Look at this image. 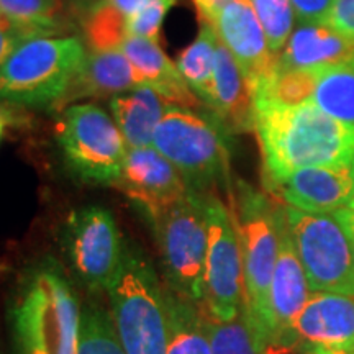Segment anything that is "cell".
Instances as JSON below:
<instances>
[{
	"label": "cell",
	"instance_id": "obj_1",
	"mask_svg": "<svg viewBox=\"0 0 354 354\" xmlns=\"http://www.w3.org/2000/svg\"><path fill=\"white\" fill-rule=\"evenodd\" d=\"M254 131L271 184L313 166H353L354 127L325 113L313 100L302 105L254 102Z\"/></svg>",
	"mask_w": 354,
	"mask_h": 354
},
{
	"label": "cell",
	"instance_id": "obj_2",
	"mask_svg": "<svg viewBox=\"0 0 354 354\" xmlns=\"http://www.w3.org/2000/svg\"><path fill=\"white\" fill-rule=\"evenodd\" d=\"M81 310L73 282L55 258L28 264L7 302L12 354H77Z\"/></svg>",
	"mask_w": 354,
	"mask_h": 354
},
{
	"label": "cell",
	"instance_id": "obj_3",
	"mask_svg": "<svg viewBox=\"0 0 354 354\" xmlns=\"http://www.w3.org/2000/svg\"><path fill=\"white\" fill-rule=\"evenodd\" d=\"M107 294L125 354H167L166 290L143 251L125 245L120 269Z\"/></svg>",
	"mask_w": 354,
	"mask_h": 354
},
{
	"label": "cell",
	"instance_id": "obj_4",
	"mask_svg": "<svg viewBox=\"0 0 354 354\" xmlns=\"http://www.w3.org/2000/svg\"><path fill=\"white\" fill-rule=\"evenodd\" d=\"M228 130L209 110L169 105L154 131L153 146L169 159L192 192L230 189Z\"/></svg>",
	"mask_w": 354,
	"mask_h": 354
},
{
	"label": "cell",
	"instance_id": "obj_5",
	"mask_svg": "<svg viewBox=\"0 0 354 354\" xmlns=\"http://www.w3.org/2000/svg\"><path fill=\"white\" fill-rule=\"evenodd\" d=\"M230 196L243 256L245 310L256 331L269 344V287L279 254L284 207H276L246 183H238Z\"/></svg>",
	"mask_w": 354,
	"mask_h": 354
},
{
	"label": "cell",
	"instance_id": "obj_6",
	"mask_svg": "<svg viewBox=\"0 0 354 354\" xmlns=\"http://www.w3.org/2000/svg\"><path fill=\"white\" fill-rule=\"evenodd\" d=\"M86 57V46L77 37L25 39L0 68V102L57 107Z\"/></svg>",
	"mask_w": 354,
	"mask_h": 354
},
{
	"label": "cell",
	"instance_id": "obj_7",
	"mask_svg": "<svg viewBox=\"0 0 354 354\" xmlns=\"http://www.w3.org/2000/svg\"><path fill=\"white\" fill-rule=\"evenodd\" d=\"M167 287L203 305V277L209 248L205 196L192 192L151 220Z\"/></svg>",
	"mask_w": 354,
	"mask_h": 354
},
{
	"label": "cell",
	"instance_id": "obj_8",
	"mask_svg": "<svg viewBox=\"0 0 354 354\" xmlns=\"http://www.w3.org/2000/svg\"><path fill=\"white\" fill-rule=\"evenodd\" d=\"M68 169L88 184L113 185L127 158V140L117 122L94 104L71 105L56 125Z\"/></svg>",
	"mask_w": 354,
	"mask_h": 354
},
{
	"label": "cell",
	"instance_id": "obj_9",
	"mask_svg": "<svg viewBox=\"0 0 354 354\" xmlns=\"http://www.w3.org/2000/svg\"><path fill=\"white\" fill-rule=\"evenodd\" d=\"M284 214L310 289L354 297V253L339 221L294 207H286Z\"/></svg>",
	"mask_w": 354,
	"mask_h": 354
},
{
	"label": "cell",
	"instance_id": "obj_10",
	"mask_svg": "<svg viewBox=\"0 0 354 354\" xmlns=\"http://www.w3.org/2000/svg\"><path fill=\"white\" fill-rule=\"evenodd\" d=\"M209 248L203 277V307L212 320L232 322L245 307V277L233 214L214 194H207Z\"/></svg>",
	"mask_w": 354,
	"mask_h": 354
},
{
	"label": "cell",
	"instance_id": "obj_11",
	"mask_svg": "<svg viewBox=\"0 0 354 354\" xmlns=\"http://www.w3.org/2000/svg\"><path fill=\"white\" fill-rule=\"evenodd\" d=\"M123 248L117 221L107 209L87 205L71 212L63 228V251L71 271L92 292L109 290L120 269Z\"/></svg>",
	"mask_w": 354,
	"mask_h": 354
},
{
	"label": "cell",
	"instance_id": "obj_12",
	"mask_svg": "<svg viewBox=\"0 0 354 354\" xmlns=\"http://www.w3.org/2000/svg\"><path fill=\"white\" fill-rule=\"evenodd\" d=\"M113 187L125 194L149 221L189 194L179 171L154 146L128 149Z\"/></svg>",
	"mask_w": 354,
	"mask_h": 354
},
{
	"label": "cell",
	"instance_id": "obj_13",
	"mask_svg": "<svg viewBox=\"0 0 354 354\" xmlns=\"http://www.w3.org/2000/svg\"><path fill=\"white\" fill-rule=\"evenodd\" d=\"M214 26L220 41L236 59L254 95L277 73L279 55L269 48L251 0H232L216 17Z\"/></svg>",
	"mask_w": 354,
	"mask_h": 354
},
{
	"label": "cell",
	"instance_id": "obj_14",
	"mask_svg": "<svg viewBox=\"0 0 354 354\" xmlns=\"http://www.w3.org/2000/svg\"><path fill=\"white\" fill-rule=\"evenodd\" d=\"M310 299V286L300 263L286 214L281 223V243L269 287V344H287L294 335V322Z\"/></svg>",
	"mask_w": 354,
	"mask_h": 354
},
{
	"label": "cell",
	"instance_id": "obj_15",
	"mask_svg": "<svg viewBox=\"0 0 354 354\" xmlns=\"http://www.w3.org/2000/svg\"><path fill=\"white\" fill-rule=\"evenodd\" d=\"M294 335L312 354H354V300L313 292L295 318Z\"/></svg>",
	"mask_w": 354,
	"mask_h": 354
},
{
	"label": "cell",
	"instance_id": "obj_16",
	"mask_svg": "<svg viewBox=\"0 0 354 354\" xmlns=\"http://www.w3.org/2000/svg\"><path fill=\"white\" fill-rule=\"evenodd\" d=\"M289 207L308 214H335L349 207L353 194L351 166H313L297 169L266 184Z\"/></svg>",
	"mask_w": 354,
	"mask_h": 354
},
{
	"label": "cell",
	"instance_id": "obj_17",
	"mask_svg": "<svg viewBox=\"0 0 354 354\" xmlns=\"http://www.w3.org/2000/svg\"><path fill=\"white\" fill-rule=\"evenodd\" d=\"M207 110L228 133L254 130V95L236 59L223 43H216L214 82Z\"/></svg>",
	"mask_w": 354,
	"mask_h": 354
},
{
	"label": "cell",
	"instance_id": "obj_18",
	"mask_svg": "<svg viewBox=\"0 0 354 354\" xmlns=\"http://www.w3.org/2000/svg\"><path fill=\"white\" fill-rule=\"evenodd\" d=\"M281 69L354 68V39L335 32L323 21L302 24L279 53Z\"/></svg>",
	"mask_w": 354,
	"mask_h": 354
},
{
	"label": "cell",
	"instance_id": "obj_19",
	"mask_svg": "<svg viewBox=\"0 0 354 354\" xmlns=\"http://www.w3.org/2000/svg\"><path fill=\"white\" fill-rule=\"evenodd\" d=\"M122 51L130 61L138 86L153 87L171 105L202 109V100L190 91L177 66L159 48L158 41L128 37Z\"/></svg>",
	"mask_w": 354,
	"mask_h": 354
},
{
	"label": "cell",
	"instance_id": "obj_20",
	"mask_svg": "<svg viewBox=\"0 0 354 354\" xmlns=\"http://www.w3.org/2000/svg\"><path fill=\"white\" fill-rule=\"evenodd\" d=\"M133 68L122 50L88 53L81 71L61 99L57 107L79 99H104L125 94L136 87Z\"/></svg>",
	"mask_w": 354,
	"mask_h": 354
},
{
	"label": "cell",
	"instance_id": "obj_21",
	"mask_svg": "<svg viewBox=\"0 0 354 354\" xmlns=\"http://www.w3.org/2000/svg\"><path fill=\"white\" fill-rule=\"evenodd\" d=\"M169 105L165 97L149 86H136L110 100L115 122L130 148L151 146L154 131Z\"/></svg>",
	"mask_w": 354,
	"mask_h": 354
},
{
	"label": "cell",
	"instance_id": "obj_22",
	"mask_svg": "<svg viewBox=\"0 0 354 354\" xmlns=\"http://www.w3.org/2000/svg\"><path fill=\"white\" fill-rule=\"evenodd\" d=\"M166 290L167 322H169V348L167 354H212L207 322L197 305L180 297L169 287Z\"/></svg>",
	"mask_w": 354,
	"mask_h": 354
},
{
	"label": "cell",
	"instance_id": "obj_23",
	"mask_svg": "<svg viewBox=\"0 0 354 354\" xmlns=\"http://www.w3.org/2000/svg\"><path fill=\"white\" fill-rule=\"evenodd\" d=\"M0 15L28 38L57 37L68 28L64 0H0Z\"/></svg>",
	"mask_w": 354,
	"mask_h": 354
},
{
	"label": "cell",
	"instance_id": "obj_24",
	"mask_svg": "<svg viewBox=\"0 0 354 354\" xmlns=\"http://www.w3.org/2000/svg\"><path fill=\"white\" fill-rule=\"evenodd\" d=\"M216 43H218V35L215 32V26L202 24L197 38L184 51H180L176 61L177 69L190 91L205 105L209 104L212 94Z\"/></svg>",
	"mask_w": 354,
	"mask_h": 354
},
{
	"label": "cell",
	"instance_id": "obj_25",
	"mask_svg": "<svg viewBox=\"0 0 354 354\" xmlns=\"http://www.w3.org/2000/svg\"><path fill=\"white\" fill-rule=\"evenodd\" d=\"M84 39L91 53L118 51L128 35V17L107 0H94L84 7Z\"/></svg>",
	"mask_w": 354,
	"mask_h": 354
},
{
	"label": "cell",
	"instance_id": "obj_26",
	"mask_svg": "<svg viewBox=\"0 0 354 354\" xmlns=\"http://www.w3.org/2000/svg\"><path fill=\"white\" fill-rule=\"evenodd\" d=\"M312 100L330 117L354 127V68L323 69Z\"/></svg>",
	"mask_w": 354,
	"mask_h": 354
},
{
	"label": "cell",
	"instance_id": "obj_27",
	"mask_svg": "<svg viewBox=\"0 0 354 354\" xmlns=\"http://www.w3.org/2000/svg\"><path fill=\"white\" fill-rule=\"evenodd\" d=\"M212 354H268V344L256 331L245 307L232 322H207Z\"/></svg>",
	"mask_w": 354,
	"mask_h": 354
},
{
	"label": "cell",
	"instance_id": "obj_28",
	"mask_svg": "<svg viewBox=\"0 0 354 354\" xmlns=\"http://www.w3.org/2000/svg\"><path fill=\"white\" fill-rule=\"evenodd\" d=\"M77 354H125L112 313L102 304L88 302L81 310Z\"/></svg>",
	"mask_w": 354,
	"mask_h": 354
},
{
	"label": "cell",
	"instance_id": "obj_29",
	"mask_svg": "<svg viewBox=\"0 0 354 354\" xmlns=\"http://www.w3.org/2000/svg\"><path fill=\"white\" fill-rule=\"evenodd\" d=\"M323 69H277L274 77L254 94L256 100L302 105L313 99Z\"/></svg>",
	"mask_w": 354,
	"mask_h": 354
},
{
	"label": "cell",
	"instance_id": "obj_30",
	"mask_svg": "<svg viewBox=\"0 0 354 354\" xmlns=\"http://www.w3.org/2000/svg\"><path fill=\"white\" fill-rule=\"evenodd\" d=\"M256 15L263 25L269 48L274 53L284 50L294 28V7L290 0H251Z\"/></svg>",
	"mask_w": 354,
	"mask_h": 354
},
{
	"label": "cell",
	"instance_id": "obj_31",
	"mask_svg": "<svg viewBox=\"0 0 354 354\" xmlns=\"http://www.w3.org/2000/svg\"><path fill=\"white\" fill-rule=\"evenodd\" d=\"M177 0H146L143 7L128 19V35L159 41L162 21Z\"/></svg>",
	"mask_w": 354,
	"mask_h": 354
},
{
	"label": "cell",
	"instance_id": "obj_32",
	"mask_svg": "<svg viewBox=\"0 0 354 354\" xmlns=\"http://www.w3.org/2000/svg\"><path fill=\"white\" fill-rule=\"evenodd\" d=\"M323 24L354 39V0H335Z\"/></svg>",
	"mask_w": 354,
	"mask_h": 354
},
{
	"label": "cell",
	"instance_id": "obj_33",
	"mask_svg": "<svg viewBox=\"0 0 354 354\" xmlns=\"http://www.w3.org/2000/svg\"><path fill=\"white\" fill-rule=\"evenodd\" d=\"M295 17L302 24H315L325 20L335 0H290Z\"/></svg>",
	"mask_w": 354,
	"mask_h": 354
},
{
	"label": "cell",
	"instance_id": "obj_34",
	"mask_svg": "<svg viewBox=\"0 0 354 354\" xmlns=\"http://www.w3.org/2000/svg\"><path fill=\"white\" fill-rule=\"evenodd\" d=\"M25 39H28V37L20 26L0 15V68L8 59V56L15 51V48Z\"/></svg>",
	"mask_w": 354,
	"mask_h": 354
},
{
	"label": "cell",
	"instance_id": "obj_35",
	"mask_svg": "<svg viewBox=\"0 0 354 354\" xmlns=\"http://www.w3.org/2000/svg\"><path fill=\"white\" fill-rule=\"evenodd\" d=\"M232 0H192V3L196 6L198 20L201 24H210L214 25L216 17L220 15V12L223 10V7Z\"/></svg>",
	"mask_w": 354,
	"mask_h": 354
},
{
	"label": "cell",
	"instance_id": "obj_36",
	"mask_svg": "<svg viewBox=\"0 0 354 354\" xmlns=\"http://www.w3.org/2000/svg\"><path fill=\"white\" fill-rule=\"evenodd\" d=\"M331 215L339 221V225H342L344 232H346L354 253V209H351V207H344V209L336 210L335 214Z\"/></svg>",
	"mask_w": 354,
	"mask_h": 354
},
{
	"label": "cell",
	"instance_id": "obj_37",
	"mask_svg": "<svg viewBox=\"0 0 354 354\" xmlns=\"http://www.w3.org/2000/svg\"><path fill=\"white\" fill-rule=\"evenodd\" d=\"M107 2L112 3L115 8H118V10L125 13L128 19H130L131 15H135V13L143 7L146 0H107Z\"/></svg>",
	"mask_w": 354,
	"mask_h": 354
},
{
	"label": "cell",
	"instance_id": "obj_38",
	"mask_svg": "<svg viewBox=\"0 0 354 354\" xmlns=\"http://www.w3.org/2000/svg\"><path fill=\"white\" fill-rule=\"evenodd\" d=\"M17 122V113L8 107L6 102H0V140L3 138V133L8 125Z\"/></svg>",
	"mask_w": 354,
	"mask_h": 354
},
{
	"label": "cell",
	"instance_id": "obj_39",
	"mask_svg": "<svg viewBox=\"0 0 354 354\" xmlns=\"http://www.w3.org/2000/svg\"><path fill=\"white\" fill-rule=\"evenodd\" d=\"M351 169H353V194H351V201H349V207L354 209V161H353Z\"/></svg>",
	"mask_w": 354,
	"mask_h": 354
},
{
	"label": "cell",
	"instance_id": "obj_40",
	"mask_svg": "<svg viewBox=\"0 0 354 354\" xmlns=\"http://www.w3.org/2000/svg\"><path fill=\"white\" fill-rule=\"evenodd\" d=\"M91 2H94V0H79V3H81L82 7H86V6H88V3Z\"/></svg>",
	"mask_w": 354,
	"mask_h": 354
}]
</instances>
